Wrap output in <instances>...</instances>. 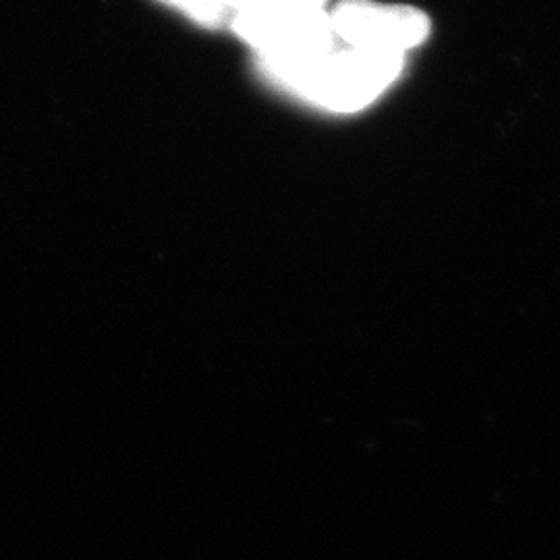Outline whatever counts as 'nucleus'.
<instances>
[{
	"label": "nucleus",
	"mask_w": 560,
	"mask_h": 560,
	"mask_svg": "<svg viewBox=\"0 0 560 560\" xmlns=\"http://www.w3.org/2000/svg\"><path fill=\"white\" fill-rule=\"evenodd\" d=\"M229 25L237 38L256 50L258 59H305L339 44L324 9L301 11L264 0L233 11Z\"/></svg>",
	"instance_id": "obj_2"
},
{
	"label": "nucleus",
	"mask_w": 560,
	"mask_h": 560,
	"mask_svg": "<svg viewBox=\"0 0 560 560\" xmlns=\"http://www.w3.org/2000/svg\"><path fill=\"white\" fill-rule=\"evenodd\" d=\"M258 62L261 73L291 96L330 113H358L399 80L405 55L335 46L305 59Z\"/></svg>",
	"instance_id": "obj_1"
},
{
	"label": "nucleus",
	"mask_w": 560,
	"mask_h": 560,
	"mask_svg": "<svg viewBox=\"0 0 560 560\" xmlns=\"http://www.w3.org/2000/svg\"><path fill=\"white\" fill-rule=\"evenodd\" d=\"M268 2H275L280 7H289V9H301V11H322L326 0H268Z\"/></svg>",
	"instance_id": "obj_5"
},
{
	"label": "nucleus",
	"mask_w": 560,
	"mask_h": 560,
	"mask_svg": "<svg viewBox=\"0 0 560 560\" xmlns=\"http://www.w3.org/2000/svg\"><path fill=\"white\" fill-rule=\"evenodd\" d=\"M162 4L179 11L187 20L198 23L201 27H221L231 13L219 0H161Z\"/></svg>",
	"instance_id": "obj_4"
},
{
	"label": "nucleus",
	"mask_w": 560,
	"mask_h": 560,
	"mask_svg": "<svg viewBox=\"0 0 560 560\" xmlns=\"http://www.w3.org/2000/svg\"><path fill=\"white\" fill-rule=\"evenodd\" d=\"M219 2L229 13H233V11H240V9H247L252 4H258L261 0H219Z\"/></svg>",
	"instance_id": "obj_6"
},
{
	"label": "nucleus",
	"mask_w": 560,
	"mask_h": 560,
	"mask_svg": "<svg viewBox=\"0 0 560 560\" xmlns=\"http://www.w3.org/2000/svg\"><path fill=\"white\" fill-rule=\"evenodd\" d=\"M328 18L340 44L395 55L418 48L432 30L421 9L378 0H339Z\"/></svg>",
	"instance_id": "obj_3"
}]
</instances>
